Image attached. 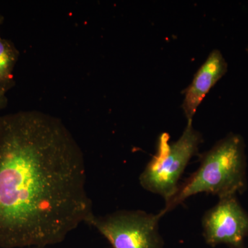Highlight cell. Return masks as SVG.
Segmentation results:
<instances>
[{
    "instance_id": "cell-7",
    "label": "cell",
    "mask_w": 248,
    "mask_h": 248,
    "mask_svg": "<svg viewBox=\"0 0 248 248\" xmlns=\"http://www.w3.org/2000/svg\"><path fill=\"white\" fill-rule=\"evenodd\" d=\"M19 56L14 44L0 37V91L5 94L16 84L14 71Z\"/></svg>"
},
{
    "instance_id": "cell-9",
    "label": "cell",
    "mask_w": 248,
    "mask_h": 248,
    "mask_svg": "<svg viewBox=\"0 0 248 248\" xmlns=\"http://www.w3.org/2000/svg\"><path fill=\"white\" fill-rule=\"evenodd\" d=\"M3 20H4V17L1 16V13H0V28H1V24H2Z\"/></svg>"
},
{
    "instance_id": "cell-4",
    "label": "cell",
    "mask_w": 248,
    "mask_h": 248,
    "mask_svg": "<svg viewBox=\"0 0 248 248\" xmlns=\"http://www.w3.org/2000/svg\"><path fill=\"white\" fill-rule=\"evenodd\" d=\"M159 213L120 210L105 216L93 215L87 224L94 227L112 248H164L160 234Z\"/></svg>"
},
{
    "instance_id": "cell-6",
    "label": "cell",
    "mask_w": 248,
    "mask_h": 248,
    "mask_svg": "<svg viewBox=\"0 0 248 248\" xmlns=\"http://www.w3.org/2000/svg\"><path fill=\"white\" fill-rule=\"evenodd\" d=\"M227 69L228 63L221 52L218 50L212 51L186 90L182 108L187 121H192L203 98L226 74Z\"/></svg>"
},
{
    "instance_id": "cell-3",
    "label": "cell",
    "mask_w": 248,
    "mask_h": 248,
    "mask_svg": "<svg viewBox=\"0 0 248 248\" xmlns=\"http://www.w3.org/2000/svg\"><path fill=\"white\" fill-rule=\"evenodd\" d=\"M169 140L167 133L161 135L156 155L140 177L143 188L161 196L166 202L175 195L183 173L203 141L200 132L192 125V121H187L179 140L172 143Z\"/></svg>"
},
{
    "instance_id": "cell-1",
    "label": "cell",
    "mask_w": 248,
    "mask_h": 248,
    "mask_svg": "<svg viewBox=\"0 0 248 248\" xmlns=\"http://www.w3.org/2000/svg\"><path fill=\"white\" fill-rule=\"evenodd\" d=\"M84 155L60 119L0 116V248L62 242L94 214Z\"/></svg>"
},
{
    "instance_id": "cell-2",
    "label": "cell",
    "mask_w": 248,
    "mask_h": 248,
    "mask_svg": "<svg viewBox=\"0 0 248 248\" xmlns=\"http://www.w3.org/2000/svg\"><path fill=\"white\" fill-rule=\"evenodd\" d=\"M246 186L244 140L239 135H228L202 155L200 167L179 185L175 195L166 202L159 214L164 216L197 194H212L224 198L242 192Z\"/></svg>"
},
{
    "instance_id": "cell-10",
    "label": "cell",
    "mask_w": 248,
    "mask_h": 248,
    "mask_svg": "<svg viewBox=\"0 0 248 248\" xmlns=\"http://www.w3.org/2000/svg\"></svg>"
},
{
    "instance_id": "cell-8",
    "label": "cell",
    "mask_w": 248,
    "mask_h": 248,
    "mask_svg": "<svg viewBox=\"0 0 248 248\" xmlns=\"http://www.w3.org/2000/svg\"><path fill=\"white\" fill-rule=\"evenodd\" d=\"M8 104V99L6 94L0 91V110H3Z\"/></svg>"
},
{
    "instance_id": "cell-5",
    "label": "cell",
    "mask_w": 248,
    "mask_h": 248,
    "mask_svg": "<svg viewBox=\"0 0 248 248\" xmlns=\"http://www.w3.org/2000/svg\"><path fill=\"white\" fill-rule=\"evenodd\" d=\"M205 243L211 247L225 244L232 248H244L248 236V215L235 196L219 199L202 219Z\"/></svg>"
}]
</instances>
